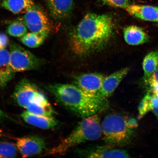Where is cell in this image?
<instances>
[{
  "instance_id": "3",
  "label": "cell",
  "mask_w": 158,
  "mask_h": 158,
  "mask_svg": "<svg viewBox=\"0 0 158 158\" xmlns=\"http://www.w3.org/2000/svg\"><path fill=\"white\" fill-rule=\"evenodd\" d=\"M102 137L101 121L98 114L84 118L69 135L50 152L52 155L64 154L71 148Z\"/></svg>"
},
{
  "instance_id": "2",
  "label": "cell",
  "mask_w": 158,
  "mask_h": 158,
  "mask_svg": "<svg viewBox=\"0 0 158 158\" xmlns=\"http://www.w3.org/2000/svg\"><path fill=\"white\" fill-rule=\"evenodd\" d=\"M45 88L59 104L80 117L98 114L109 106L108 100L86 93L75 85L50 84Z\"/></svg>"
},
{
  "instance_id": "15",
  "label": "cell",
  "mask_w": 158,
  "mask_h": 158,
  "mask_svg": "<svg viewBox=\"0 0 158 158\" xmlns=\"http://www.w3.org/2000/svg\"><path fill=\"white\" fill-rule=\"evenodd\" d=\"M124 40L128 44L138 45L147 43L149 37L143 29L135 25L129 26L124 29Z\"/></svg>"
},
{
  "instance_id": "12",
  "label": "cell",
  "mask_w": 158,
  "mask_h": 158,
  "mask_svg": "<svg viewBox=\"0 0 158 158\" xmlns=\"http://www.w3.org/2000/svg\"><path fill=\"white\" fill-rule=\"evenodd\" d=\"M46 1L49 12L55 19L67 18L73 9V0H46Z\"/></svg>"
},
{
  "instance_id": "10",
  "label": "cell",
  "mask_w": 158,
  "mask_h": 158,
  "mask_svg": "<svg viewBox=\"0 0 158 158\" xmlns=\"http://www.w3.org/2000/svg\"><path fill=\"white\" fill-rule=\"evenodd\" d=\"M106 76L100 73H88L78 75L74 85L85 92L96 96Z\"/></svg>"
},
{
  "instance_id": "8",
  "label": "cell",
  "mask_w": 158,
  "mask_h": 158,
  "mask_svg": "<svg viewBox=\"0 0 158 158\" xmlns=\"http://www.w3.org/2000/svg\"><path fill=\"white\" fill-rule=\"evenodd\" d=\"M76 153L79 157H81L112 158L131 157L125 150L107 145L93 146L79 149L77 151Z\"/></svg>"
},
{
  "instance_id": "29",
  "label": "cell",
  "mask_w": 158,
  "mask_h": 158,
  "mask_svg": "<svg viewBox=\"0 0 158 158\" xmlns=\"http://www.w3.org/2000/svg\"><path fill=\"white\" fill-rule=\"evenodd\" d=\"M149 91L152 93L158 96V83H154L149 86Z\"/></svg>"
},
{
  "instance_id": "7",
  "label": "cell",
  "mask_w": 158,
  "mask_h": 158,
  "mask_svg": "<svg viewBox=\"0 0 158 158\" xmlns=\"http://www.w3.org/2000/svg\"><path fill=\"white\" fill-rule=\"evenodd\" d=\"M41 93L36 85L27 79H24L16 86L13 98L19 106L26 109L29 104Z\"/></svg>"
},
{
  "instance_id": "1",
  "label": "cell",
  "mask_w": 158,
  "mask_h": 158,
  "mask_svg": "<svg viewBox=\"0 0 158 158\" xmlns=\"http://www.w3.org/2000/svg\"><path fill=\"white\" fill-rule=\"evenodd\" d=\"M114 28L111 15L88 13L71 33V49L79 56L98 52L108 44L113 35Z\"/></svg>"
},
{
  "instance_id": "23",
  "label": "cell",
  "mask_w": 158,
  "mask_h": 158,
  "mask_svg": "<svg viewBox=\"0 0 158 158\" xmlns=\"http://www.w3.org/2000/svg\"><path fill=\"white\" fill-rule=\"evenodd\" d=\"M139 118H143L150 111H151V93L149 91L140 102L138 107Z\"/></svg>"
},
{
  "instance_id": "25",
  "label": "cell",
  "mask_w": 158,
  "mask_h": 158,
  "mask_svg": "<svg viewBox=\"0 0 158 158\" xmlns=\"http://www.w3.org/2000/svg\"><path fill=\"white\" fill-rule=\"evenodd\" d=\"M149 91L151 93V111H152L158 120V96Z\"/></svg>"
},
{
  "instance_id": "20",
  "label": "cell",
  "mask_w": 158,
  "mask_h": 158,
  "mask_svg": "<svg viewBox=\"0 0 158 158\" xmlns=\"http://www.w3.org/2000/svg\"><path fill=\"white\" fill-rule=\"evenodd\" d=\"M46 37L34 33H27L21 37V41L23 44L30 48H35L43 44Z\"/></svg>"
},
{
  "instance_id": "14",
  "label": "cell",
  "mask_w": 158,
  "mask_h": 158,
  "mask_svg": "<svg viewBox=\"0 0 158 158\" xmlns=\"http://www.w3.org/2000/svg\"><path fill=\"white\" fill-rule=\"evenodd\" d=\"M132 16L146 21L158 22V7L153 6L129 5L126 9Z\"/></svg>"
},
{
  "instance_id": "9",
  "label": "cell",
  "mask_w": 158,
  "mask_h": 158,
  "mask_svg": "<svg viewBox=\"0 0 158 158\" xmlns=\"http://www.w3.org/2000/svg\"><path fill=\"white\" fill-rule=\"evenodd\" d=\"M15 146L19 153L24 158L39 155L46 148L44 139L37 135L18 138Z\"/></svg>"
},
{
  "instance_id": "30",
  "label": "cell",
  "mask_w": 158,
  "mask_h": 158,
  "mask_svg": "<svg viewBox=\"0 0 158 158\" xmlns=\"http://www.w3.org/2000/svg\"><path fill=\"white\" fill-rule=\"evenodd\" d=\"M157 26H158V23H157Z\"/></svg>"
},
{
  "instance_id": "6",
  "label": "cell",
  "mask_w": 158,
  "mask_h": 158,
  "mask_svg": "<svg viewBox=\"0 0 158 158\" xmlns=\"http://www.w3.org/2000/svg\"><path fill=\"white\" fill-rule=\"evenodd\" d=\"M31 32L47 37L51 30V26L46 13L35 5L24 13L21 19Z\"/></svg>"
},
{
  "instance_id": "11",
  "label": "cell",
  "mask_w": 158,
  "mask_h": 158,
  "mask_svg": "<svg viewBox=\"0 0 158 158\" xmlns=\"http://www.w3.org/2000/svg\"><path fill=\"white\" fill-rule=\"evenodd\" d=\"M129 69L126 68L106 76L96 96L107 99L114 93L122 80L127 76Z\"/></svg>"
},
{
  "instance_id": "18",
  "label": "cell",
  "mask_w": 158,
  "mask_h": 158,
  "mask_svg": "<svg viewBox=\"0 0 158 158\" xmlns=\"http://www.w3.org/2000/svg\"><path fill=\"white\" fill-rule=\"evenodd\" d=\"M33 0H4L2 6L12 13H25L35 5Z\"/></svg>"
},
{
  "instance_id": "13",
  "label": "cell",
  "mask_w": 158,
  "mask_h": 158,
  "mask_svg": "<svg viewBox=\"0 0 158 158\" xmlns=\"http://www.w3.org/2000/svg\"><path fill=\"white\" fill-rule=\"evenodd\" d=\"M21 116L27 124L41 129H51L56 127L58 124V121L53 116L35 114L26 110L21 114Z\"/></svg>"
},
{
  "instance_id": "21",
  "label": "cell",
  "mask_w": 158,
  "mask_h": 158,
  "mask_svg": "<svg viewBox=\"0 0 158 158\" xmlns=\"http://www.w3.org/2000/svg\"><path fill=\"white\" fill-rule=\"evenodd\" d=\"M27 27L21 19L12 23L7 27L8 33L11 36L22 37L27 34Z\"/></svg>"
},
{
  "instance_id": "22",
  "label": "cell",
  "mask_w": 158,
  "mask_h": 158,
  "mask_svg": "<svg viewBox=\"0 0 158 158\" xmlns=\"http://www.w3.org/2000/svg\"><path fill=\"white\" fill-rule=\"evenodd\" d=\"M17 148L13 143L0 142V158H13L16 156Z\"/></svg>"
},
{
  "instance_id": "16",
  "label": "cell",
  "mask_w": 158,
  "mask_h": 158,
  "mask_svg": "<svg viewBox=\"0 0 158 158\" xmlns=\"http://www.w3.org/2000/svg\"><path fill=\"white\" fill-rule=\"evenodd\" d=\"M26 110L35 114L52 116L55 111L42 93L35 98L27 108Z\"/></svg>"
},
{
  "instance_id": "24",
  "label": "cell",
  "mask_w": 158,
  "mask_h": 158,
  "mask_svg": "<svg viewBox=\"0 0 158 158\" xmlns=\"http://www.w3.org/2000/svg\"><path fill=\"white\" fill-rule=\"evenodd\" d=\"M104 5L126 9L130 5V0H99Z\"/></svg>"
},
{
  "instance_id": "27",
  "label": "cell",
  "mask_w": 158,
  "mask_h": 158,
  "mask_svg": "<svg viewBox=\"0 0 158 158\" xmlns=\"http://www.w3.org/2000/svg\"><path fill=\"white\" fill-rule=\"evenodd\" d=\"M145 83L148 86L152 84L158 83V68Z\"/></svg>"
},
{
  "instance_id": "5",
  "label": "cell",
  "mask_w": 158,
  "mask_h": 158,
  "mask_svg": "<svg viewBox=\"0 0 158 158\" xmlns=\"http://www.w3.org/2000/svg\"><path fill=\"white\" fill-rule=\"evenodd\" d=\"M10 63L15 72L38 69L41 61L32 53L13 43L10 46Z\"/></svg>"
},
{
  "instance_id": "28",
  "label": "cell",
  "mask_w": 158,
  "mask_h": 158,
  "mask_svg": "<svg viewBox=\"0 0 158 158\" xmlns=\"http://www.w3.org/2000/svg\"><path fill=\"white\" fill-rule=\"evenodd\" d=\"M6 120L16 122V120L14 118H12L0 109V122H2Z\"/></svg>"
},
{
  "instance_id": "4",
  "label": "cell",
  "mask_w": 158,
  "mask_h": 158,
  "mask_svg": "<svg viewBox=\"0 0 158 158\" xmlns=\"http://www.w3.org/2000/svg\"><path fill=\"white\" fill-rule=\"evenodd\" d=\"M102 137L106 145L121 147L128 145L133 139L135 128L128 119L118 114H108L101 122Z\"/></svg>"
},
{
  "instance_id": "26",
  "label": "cell",
  "mask_w": 158,
  "mask_h": 158,
  "mask_svg": "<svg viewBox=\"0 0 158 158\" xmlns=\"http://www.w3.org/2000/svg\"><path fill=\"white\" fill-rule=\"evenodd\" d=\"M9 40L4 33H0V49H5L8 45Z\"/></svg>"
},
{
  "instance_id": "17",
  "label": "cell",
  "mask_w": 158,
  "mask_h": 158,
  "mask_svg": "<svg viewBox=\"0 0 158 158\" xmlns=\"http://www.w3.org/2000/svg\"><path fill=\"white\" fill-rule=\"evenodd\" d=\"M10 56L8 51L0 49V86L5 85L14 76L15 72L10 64Z\"/></svg>"
},
{
  "instance_id": "19",
  "label": "cell",
  "mask_w": 158,
  "mask_h": 158,
  "mask_svg": "<svg viewBox=\"0 0 158 158\" xmlns=\"http://www.w3.org/2000/svg\"><path fill=\"white\" fill-rule=\"evenodd\" d=\"M145 83L158 68V51H152L144 58L143 64Z\"/></svg>"
}]
</instances>
